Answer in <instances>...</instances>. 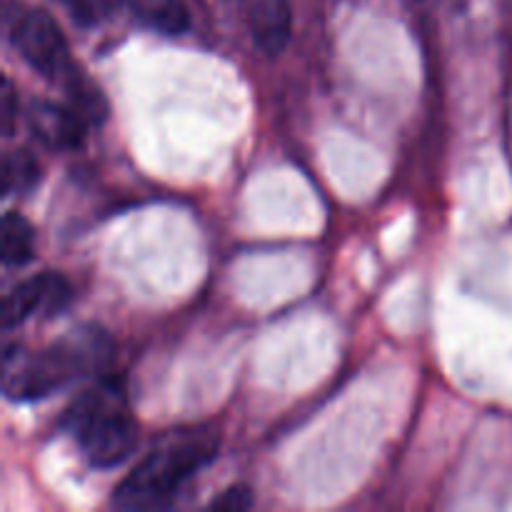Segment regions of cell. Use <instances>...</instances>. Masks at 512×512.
<instances>
[{"label": "cell", "instance_id": "cell-6", "mask_svg": "<svg viewBox=\"0 0 512 512\" xmlns=\"http://www.w3.org/2000/svg\"><path fill=\"white\" fill-rule=\"evenodd\" d=\"M23 120L35 143L50 153H73L83 148L90 130V120L68 100L65 103L48 98L30 100Z\"/></svg>", "mask_w": 512, "mask_h": 512}, {"label": "cell", "instance_id": "cell-2", "mask_svg": "<svg viewBox=\"0 0 512 512\" xmlns=\"http://www.w3.org/2000/svg\"><path fill=\"white\" fill-rule=\"evenodd\" d=\"M218 450V433L208 428H180L163 435L120 480L113 505L120 510L165 508L213 463Z\"/></svg>", "mask_w": 512, "mask_h": 512}, {"label": "cell", "instance_id": "cell-10", "mask_svg": "<svg viewBox=\"0 0 512 512\" xmlns=\"http://www.w3.org/2000/svg\"><path fill=\"white\" fill-rule=\"evenodd\" d=\"M40 178H43V165L35 158L30 150L18 148L5 153L3 158V195L13 198V195H30L38 188Z\"/></svg>", "mask_w": 512, "mask_h": 512}, {"label": "cell", "instance_id": "cell-8", "mask_svg": "<svg viewBox=\"0 0 512 512\" xmlns=\"http://www.w3.org/2000/svg\"><path fill=\"white\" fill-rule=\"evenodd\" d=\"M135 18L163 35H183L190 28V13L183 0H125Z\"/></svg>", "mask_w": 512, "mask_h": 512}, {"label": "cell", "instance_id": "cell-1", "mask_svg": "<svg viewBox=\"0 0 512 512\" xmlns=\"http://www.w3.org/2000/svg\"><path fill=\"white\" fill-rule=\"evenodd\" d=\"M113 338L100 325L70 328L38 353L8 345L3 355V393L13 403H38L85 378L100 375L113 360Z\"/></svg>", "mask_w": 512, "mask_h": 512}, {"label": "cell", "instance_id": "cell-13", "mask_svg": "<svg viewBox=\"0 0 512 512\" xmlns=\"http://www.w3.org/2000/svg\"><path fill=\"white\" fill-rule=\"evenodd\" d=\"M53 3L68 8L70 15H73L78 23H93L100 15V8H103L105 0H53Z\"/></svg>", "mask_w": 512, "mask_h": 512}, {"label": "cell", "instance_id": "cell-3", "mask_svg": "<svg viewBox=\"0 0 512 512\" xmlns=\"http://www.w3.org/2000/svg\"><path fill=\"white\" fill-rule=\"evenodd\" d=\"M60 428L93 468L113 470L138 448V423L118 380H100L65 408Z\"/></svg>", "mask_w": 512, "mask_h": 512}, {"label": "cell", "instance_id": "cell-7", "mask_svg": "<svg viewBox=\"0 0 512 512\" xmlns=\"http://www.w3.org/2000/svg\"><path fill=\"white\" fill-rule=\"evenodd\" d=\"M248 30L258 53L278 58L293 38V8L290 0H245Z\"/></svg>", "mask_w": 512, "mask_h": 512}, {"label": "cell", "instance_id": "cell-9", "mask_svg": "<svg viewBox=\"0 0 512 512\" xmlns=\"http://www.w3.org/2000/svg\"><path fill=\"white\" fill-rule=\"evenodd\" d=\"M0 255L5 268H20L35 258V228L15 210H8L0 223Z\"/></svg>", "mask_w": 512, "mask_h": 512}, {"label": "cell", "instance_id": "cell-4", "mask_svg": "<svg viewBox=\"0 0 512 512\" xmlns=\"http://www.w3.org/2000/svg\"><path fill=\"white\" fill-rule=\"evenodd\" d=\"M10 43L20 60L48 83L63 85V90H68L83 78L78 65L73 63L68 38L48 10L28 8L15 15L10 23Z\"/></svg>", "mask_w": 512, "mask_h": 512}, {"label": "cell", "instance_id": "cell-5", "mask_svg": "<svg viewBox=\"0 0 512 512\" xmlns=\"http://www.w3.org/2000/svg\"><path fill=\"white\" fill-rule=\"evenodd\" d=\"M73 295L70 280L55 270L30 275L5 293L3 310H0L3 330L10 333L33 318H53L60 310L68 308Z\"/></svg>", "mask_w": 512, "mask_h": 512}, {"label": "cell", "instance_id": "cell-11", "mask_svg": "<svg viewBox=\"0 0 512 512\" xmlns=\"http://www.w3.org/2000/svg\"><path fill=\"white\" fill-rule=\"evenodd\" d=\"M253 508V490L245 483H235L225 488L218 498L210 503V510H225V512H243Z\"/></svg>", "mask_w": 512, "mask_h": 512}, {"label": "cell", "instance_id": "cell-12", "mask_svg": "<svg viewBox=\"0 0 512 512\" xmlns=\"http://www.w3.org/2000/svg\"><path fill=\"white\" fill-rule=\"evenodd\" d=\"M0 110H3V133L5 138L15 133V123L20 118V98L18 90H15L13 80H3V93H0Z\"/></svg>", "mask_w": 512, "mask_h": 512}]
</instances>
